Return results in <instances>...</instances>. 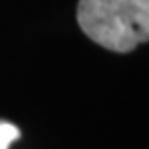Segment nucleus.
<instances>
[{
    "mask_svg": "<svg viewBox=\"0 0 149 149\" xmlns=\"http://www.w3.org/2000/svg\"><path fill=\"white\" fill-rule=\"evenodd\" d=\"M77 21L91 42L126 54L149 42V0H79Z\"/></svg>",
    "mask_w": 149,
    "mask_h": 149,
    "instance_id": "obj_1",
    "label": "nucleus"
},
{
    "mask_svg": "<svg viewBox=\"0 0 149 149\" xmlns=\"http://www.w3.org/2000/svg\"><path fill=\"white\" fill-rule=\"evenodd\" d=\"M19 137H21V130H19V126H15L13 122L0 120V149H8Z\"/></svg>",
    "mask_w": 149,
    "mask_h": 149,
    "instance_id": "obj_2",
    "label": "nucleus"
}]
</instances>
